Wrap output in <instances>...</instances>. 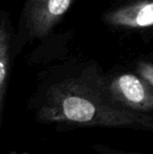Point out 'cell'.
<instances>
[{"label": "cell", "mask_w": 153, "mask_h": 154, "mask_svg": "<svg viewBox=\"0 0 153 154\" xmlns=\"http://www.w3.org/2000/svg\"><path fill=\"white\" fill-rule=\"evenodd\" d=\"M110 92L88 89L80 81L62 82L49 88L38 107V116L50 123L153 130L152 116L123 107Z\"/></svg>", "instance_id": "6da1fadb"}, {"label": "cell", "mask_w": 153, "mask_h": 154, "mask_svg": "<svg viewBox=\"0 0 153 154\" xmlns=\"http://www.w3.org/2000/svg\"><path fill=\"white\" fill-rule=\"evenodd\" d=\"M75 0H27L22 14V29L29 39L44 38L62 17L67 13Z\"/></svg>", "instance_id": "7a4b0ae2"}, {"label": "cell", "mask_w": 153, "mask_h": 154, "mask_svg": "<svg viewBox=\"0 0 153 154\" xmlns=\"http://www.w3.org/2000/svg\"><path fill=\"white\" fill-rule=\"evenodd\" d=\"M110 25L123 29H144L153 26V0H146L111 11L106 16Z\"/></svg>", "instance_id": "3957f363"}, {"label": "cell", "mask_w": 153, "mask_h": 154, "mask_svg": "<svg viewBox=\"0 0 153 154\" xmlns=\"http://www.w3.org/2000/svg\"><path fill=\"white\" fill-rule=\"evenodd\" d=\"M110 91L122 97L127 106L151 108L153 105L148 88L139 77L132 73H124L116 78L111 84Z\"/></svg>", "instance_id": "277c9868"}, {"label": "cell", "mask_w": 153, "mask_h": 154, "mask_svg": "<svg viewBox=\"0 0 153 154\" xmlns=\"http://www.w3.org/2000/svg\"><path fill=\"white\" fill-rule=\"evenodd\" d=\"M11 34L10 21L3 18L0 26V106L1 110L3 109L4 95H5L6 83L10 72V63H11Z\"/></svg>", "instance_id": "5b68a950"}, {"label": "cell", "mask_w": 153, "mask_h": 154, "mask_svg": "<svg viewBox=\"0 0 153 154\" xmlns=\"http://www.w3.org/2000/svg\"><path fill=\"white\" fill-rule=\"evenodd\" d=\"M139 71L142 77L153 86V64L142 63L139 66Z\"/></svg>", "instance_id": "8992f818"}, {"label": "cell", "mask_w": 153, "mask_h": 154, "mask_svg": "<svg viewBox=\"0 0 153 154\" xmlns=\"http://www.w3.org/2000/svg\"><path fill=\"white\" fill-rule=\"evenodd\" d=\"M99 154H126V153H121V152H111V151H108V152H104L103 150L100 149V153Z\"/></svg>", "instance_id": "52a82bcc"}]
</instances>
